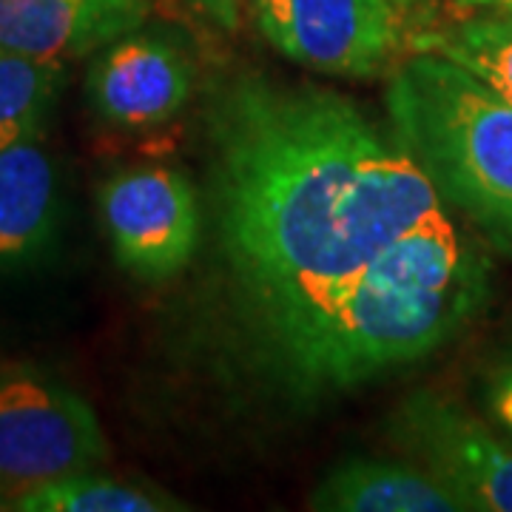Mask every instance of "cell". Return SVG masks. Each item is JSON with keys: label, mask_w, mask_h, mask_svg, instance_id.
Here are the masks:
<instances>
[{"label": "cell", "mask_w": 512, "mask_h": 512, "mask_svg": "<svg viewBox=\"0 0 512 512\" xmlns=\"http://www.w3.org/2000/svg\"><path fill=\"white\" fill-rule=\"evenodd\" d=\"M214 151L222 242L276 342L441 205L407 148L325 89L239 80L214 109Z\"/></svg>", "instance_id": "1"}, {"label": "cell", "mask_w": 512, "mask_h": 512, "mask_svg": "<svg viewBox=\"0 0 512 512\" xmlns=\"http://www.w3.org/2000/svg\"><path fill=\"white\" fill-rule=\"evenodd\" d=\"M487 293V259L439 205L279 348L308 384L350 387L447 345L476 319Z\"/></svg>", "instance_id": "2"}, {"label": "cell", "mask_w": 512, "mask_h": 512, "mask_svg": "<svg viewBox=\"0 0 512 512\" xmlns=\"http://www.w3.org/2000/svg\"><path fill=\"white\" fill-rule=\"evenodd\" d=\"M393 137L439 200L512 248V103L447 57L419 52L387 86Z\"/></svg>", "instance_id": "3"}, {"label": "cell", "mask_w": 512, "mask_h": 512, "mask_svg": "<svg viewBox=\"0 0 512 512\" xmlns=\"http://www.w3.org/2000/svg\"><path fill=\"white\" fill-rule=\"evenodd\" d=\"M106 458L103 427L77 390L32 367L0 373V481L9 490L89 473Z\"/></svg>", "instance_id": "4"}, {"label": "cell", "mask_w": 512, "mask_h": 512, "mask_svg": "<svg viewBox=\"0 0 512 512\" xmlns=\"http://www.w3.org/2000/svg\"><path fill=\"white\" fill-rule=\"evenodd\" d=\"M402 12L390 0H254V20L276 52L308 69L362 80L402 46Z\"/></svg>", "instance_id": "5"}, {"label": "cell", "mask_w": 512, "mask_h": 512, "mask_svg": "<svg viewBox=\"0 0 512 512\" xmlns=\"http://www.w3.org/2000/svg\"><path fill=\"white\" fill-rule=\"evenodd\" d=\"M100 217L117 262L143 282L180 274L200 242V205L180 171L126 168L100 185Z\"/></svg>", "instance_id": "6"}, {"label": "cell", "mask_w": 512, "mask_h": 512, "mask_svg": "<svg viewBox=\"0 0 512 512\" xmlns=\"http://www.w3.org/2000/svg\"><path fill=\"white\" fill-rule=\"evenodd\" d=\"M393 436L419 467L461 495L467 510L512 512V447L464 407L419 393L402 404Z\"/></svg>", "instance_id": "7"}, {"label": "cell", "mask_w": 512, "mask_h": 512, "mask_svg": "<svg viewBox=\"0 0 512 512\" xmlns=\"http://www.w3.org/2000/svg\"><path fill=\"white\" fill-rule=\"evenodd\" d=\"M194 89L188 57L163 37H120L89 66L86 94L100 120L120 128H148L180 114Z\"/></svg>", "instance_id": "8"}, {"label": "cell", "mask_w": 512, "mask_h": 512, "mask_svg": "<svg viewBox=\"0 0 512 512\" xmlns=\"http://www.w3.org/2000/svg\"><path fill=\"white\" fill-rule=\"evenodd\" d=\"M146 15V0H0V52L66 63L137 32Z\"/></svg>", "instance_id": "9"}, {"label": "cell", "mask_w": 512, "mask_h": 512, "mask_svg": "<svg viewBox=\"0 0 512 512\" xmlns=\"http://www.w3.org/2000/svg\"><path fill=\"white\" fill-rule=\"evenodd\" d=\"M60 174L40 137L0 151V274L35 265L60 231Z\"/></svg>", "instance_id": "10"}, {"label": "cell", "mask_w": 512, "mask_h": 512, "mask_svg": "<svg viewBox=\"0 0 512 512\" xmlns=\"http://www.w3.org/2000/svg\"><path fill=\"white\" fill-rule=\"evenodd\" d=\"M325 512H461L464 498L419 464L350 458L333 467L311 493Z\"/></svg>", "instance_id": "11"}, {"label": "cell", "mask_w": 512, "mask_h": 512, "mask_svg": "<svg viewBox=\"0 0 512 512\" xmlns=\"http://www.w3.org/2000/svg\"><path fill=\"white\" fill-rule=\"evenodd\" d=\"M63 69V60L0 52V151L43 134L63 86Z\"/></svg>", "instance_id": "12"}, {"label": "cell", "mask_w": 512, "mask_h": 512, "mask_svg": "<svg viewBox=\"0 0 512 512\" xmlns=\"http://www.w3.org/2000/svg\"><path fill=\"white\" fill-rule=\"evenodd\" d=\"M416 49L464 66L512 103V12H487L447 32L421 35Z\"/></svg>", "instance_id": "13"}, {"label": "cell", "mask_w": 512, "mask_h": 512, "mask_svg": "<svg viewBox=\"0 0 512 512\" xmlns=\"http://www.w3.org/2000/svg\"><path fill=\"white\" fill-rule=\"evenodd\" d=\"M15 510L20 512H168L185 510L177 498H165L128 487L114 478L77 473L69 478H57L29 487L15 498Z\"/></svg>", "instance_id": "14"}, {"label": "cell", "mask_w": 512, "mask_h": 512, "mask_svg": "<svg viewBox=\"0 0 512 512\" xmlns=\"http://www.w3.org/2000/svg\"><path fill=\"white\" fill-rule=\"evenodd\" d=\"M493 410L495 419L501 421L507 430H512V362L498 376L493 387Z\"/></svg>", "instance_id": "15"}, {"label": "cell", "mask_w": 512, "mask_h": 512, "mask_svg": "<svg viewBox=\"0 0 512 512\" xmlns=\"http://www.w3.org/2000/svg\"><path fill=\"white\" fill-rule=\"evenodd\" d=\"M205 15L217 20L225 29H237L239 18H242V3L245 0H194Z\"/></svg>", "instance_id": "16"}, {"label": "cell", "mask_w": 512, "mask_h": 512, "mask_svg": "<svg viewBox=\"0 0 512 512\" xmlns=\"http://www.w3.org/2000/svg\"><path fill=\"white\" fill-rule=\"evenodd\" d=\"M461 6L487 9V12H512V0H458Z\"/></svg>", "instance_id": "17"}, {"label": "cell", "mask_w": 512, "mask_h": 512, "mask_svg": "<svg viewBox=\"0 0 512 512\" xmlns=\"http://www.w3.org/2000/svg\"><path fill=\"white\" fill-rule=\"evenodd\" d=\"M15 498H18V493H15V490H9V487L0 481V512L15 510Z\"/></svg>", "instance_id": "18"}, {"label": "cell", "mask_w": 512, "mask_h": 512, "mask_svg": "<svg viewBox=\"0 0 512 512\" xmlns=\"http://www.w3.org/2000/svg\"><path fill=\"white\" fill-rule=\"evenodd\" d=\"M390 3H396V6H399V9H407V6H410V3H413V0H390Z\"/></svg>", "instance_id": "19"}]
</instances>
